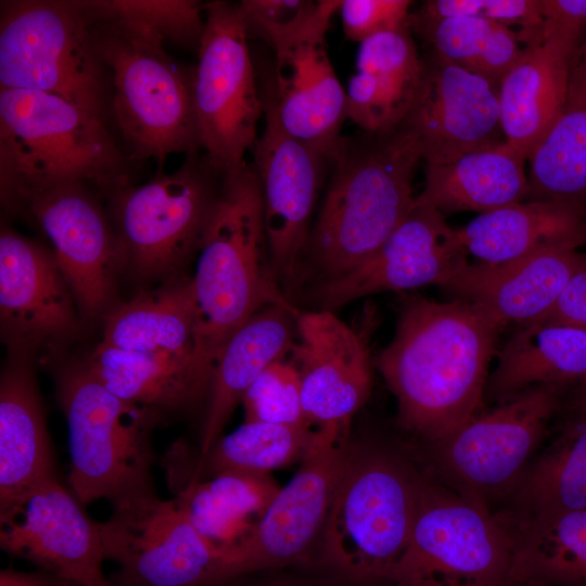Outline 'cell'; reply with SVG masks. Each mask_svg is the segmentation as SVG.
I'll return each mask as SVG.
<instances>
[{"label": "cell", "mask_w": 586, "mask_h": 586, "mask_svg": "<svg viewBox=\"0 0 586 586\" xmlns=\"http://www.w3.org/2000/svg\"><path fill=\"white\" fill-rule=\"evenodd\" d=\"M221 176L196 153L170 174L110 193L123 266L141 280L177 277L199 252Z\"/></svg>", "instance_id": "cell-10"}, {"label": "cell", "mask_w": 586, "mask_h": 586, "mask_svg": "<svg viewBox=\"0 0 586 586\" xmlns=\"http://www.w3.org/2000/svg\"><path fill=\"white\" fill-rule=\"evenodd\" d=\"M85 362L114 395L155 411L163 420L208 397L209 383L191 358L98 344Z\"/></svg>", "instance_id": "cell-31"}, {"label": "cell", "mask_w": 586, "mask_h": 586, "mask_svg": "<svg viewBox=\"0 0 586 586\" xmlns=\"http://www.w3.org/2000/svg\"><path fill=\"white\" fill-rule=\"evenodd\" d=\"M563 388L537 385L481 411L434 444L441 471L456 488L484 501L520 480L560 407Z\"/></svg>", "instance_id": "cell-15"}, {"label": "cell", "mask_w": 586, "mask_h": 586, "mask_svg": "<svg viewBox=\"0 0 586 586\" xmlns=\"http://www.w3.org/2000/svg\"><path fill=\"white\" fill-rule=\"evenodd\" d=\"M308 0H242L238 3L246 30L259 25H283L297 17Z\"/></svg>", "instance_id": "cell-45"}, {"label": "cell", "mask_w": 586, "mask_h": 586, "mask_svg": "<svg viewBox=\"0 0 586 586\" xmlns=\"http://www.w3.org/2000/svg\"><path fill=\"white\" fill-rule=\"evenodd\" d=\"M422 72L410 27L364 40L347 84L346 118L367 133L395 130L411 109Z\"/></svg>", "instance_id": "cell-26"}, {"label": "cell", "mask_w": 586, "mask_h": 586, "mask_svg": "<svg viewBox=\"0 0 586 586\" xmlns=\"http://www.w3.org/2000/svg\"><path fill=\"white\" fill-rule=\"evenodd\" d=\"M421 160L416 139L402 126L343 138L301 257L297 285L337 279L385 242L415 207L412 181Z\"/></svg>", "instance_id": "cell-2"}, {"label": "cell", "mask_w": 586, "mask_h": 586, "mask_svg": "<svg viewBox=\"0 0 586 586\" xmlns=\"http://www.w3.org/2000/svg\"><path fill=\"white\" fill-rule=\"evenodd\" d=\"M519 497L530 518L586 509V412L572 409L556 441L523 472Z\"/></svg>", "instance_id": "cell-37"}, {"label": "cell", "mask_w": 586, "mask_h": 586, "mask_svg": "<svg viewBox=\"0 0 586 586\" xmlns=\"http://www.w3.org/2000/svg\"><path fill=\"white\" fill-rule=\"evenodd\" d=\"M582 47L542 35L523 47L498 86L505 141L526 160L547 136L563 107L571 64Z\"/></svg>", "instance_id": "cell-24"}, {"label": "cell", "mask_w": 586, "mask_h": 586, "mask_svg": "<svg viewBox=\"0 0 586 586\" xmlns=\"http://www.w3.org/2000/svg\"><path fill=\"white\" fill-rule=\"evenodd\" d=\"M422 479L381 450H349L321 534L322 562L384 584L411 533Z\"/></svg>", "instance_id": "cell-7"}, {"label": "cell", "mask_w": 586, "mask_h": 586, "mask_svg": "<svg viewBox=\"0 0 586 586\" xmlns=\"http://www.w3.org/2000/svg\"><path fill=\"white\" fill-rule=\"evenodd\" d=\"M50 241L81 315L109 313L117 270L123 266L112 221L82 183L25 190L11 198Z\"/></svg>", "instance_id": "cell-18"}, {"label": "cell", "mask_w": 586, "mask_h": 586, "mask_svg": "<svg viewBox=\"0 0 586 586\" xmlns=\"http://www.w3.org/2000/svg\"><path fill=\"white\" fill-rule=\"evenodd\" d=\"M423 59L419 90L400 125L426 164L449 162L504 141L498 87L433 53Z\"/></svg>", "instance_id": "cell-22"}, {"label": "cell", "mask_w": 586, "mask_h": 586, "mask_svg": "<svg viewBox=\"0 0 586 586\" xmlns=\"http://www.w3.org/2000/svg\"><path fill=\"white\" fill-rule=\"evenodd\" d=\"M80 315L53 252L2 228L0 321L12 358L49 361L76 333Z\"/></svg>", "instance_id": "cell-17"}, {"label": "cell", "mask_w": 586, "mask_h": 586, "mask_svg": "<svg viewBox=\"0 0 586 586\" xmlns=\"http://www.w3.org/2000/svg\"><path fill=\"white\" fill-rule=\"evenodd\" d=\"M341 1L310 0L286 24L247 30L273 51V82L268 90L282 127L324 155L331 165L341 149V129L346 119V91L327 49L330 21Z\"/></svg>", "instance_id": "cell-12"}, {"label": "cell", "mask_w": 586, "mask_h": 586, "mask_svg": "<svg viewBox=\"0 0 586 586\" xmlns=\"http://www.w3.org/2000/svg\"><path fill=\"white\" fill-rule=\"evenodd\" d=\"M110 582H111L110 586H128V585L115 579L114 577H111Z\"/></svg>", "instance_id": "cell-49"}, {"label": "cell", "mask_w": 586, "mask_h": 586, "mask_svg": "<svg viewBox=\"0 0 586 586\" xmlns=\"http://www.w3.org/2000/svg\"><path fill=\"white\" fill-rule=\"evenodd\" d=\"M245 421L310 426L304 416L298 372L285 357L269 365L246 390Z\"/></svg>", "instance_id": "cell-40"}, {"label": "cell", "mask_w": 586, "mask_h": 586, "mask_svg": "<svg viewBox=\"0 0 586 586\" xmlns=\"http://www.w3.org/2000/svg\"><path fill=\"white\" fill-rule=\"evenodd\" d=\"M571 407L574 410L586 412V378L577 383Z\"/></svg>", "instance_id": "cell-47"}, {"label": "cell", "mask_w": 586, "mask_h": 586, "mask_svg": "<svg viewBox=\"0 0 586 586\" xmlns=\"http://www.w3.org/2000/svg\"><path fill=\"white\" fill-rule=\"evenodd\" d=\"M252 586H311V585L298 583V582H291V581H275V582H268V583H259Z\"/></svg>", "instance_id": "cell-48"}, {"label": "cell", "mask_w": 586, "mask_h": 586, "mask_svg": "<svg viewBox=\"0 0 586 586\" xmlns=\"http://www.w3.org/2000/svg\"><path fill=\"white\" fill-rule=\"evenodd\" d=\"M515 546L483 500L422 480L407 547L384 584L518 586Z\"/></svg>", "instance_id": "cell-9"}, {"label": "cell", "mask_w": 586, "mask_h": 586, "mask_svg": "<svg viewBox=\"0 0 586 586\" xmlns=\"http://www.w3.org/2000/svg\"><path fill=\"white\" fill-rule=\"evenodd\" d=\"M413 15L428 20L472 16L511 28L518 26L524 46L542 37L543 18L537 0H429Z\"/></svg>", "instance_id": "cell-41"}, {"label": "cell", "mask_w": 586, "mask_h": 586, "mask_svg": "<svg viewBox=\"0 0 586 586\" xmlns=\"http://www.w3.org/2000/svg\"><path fill=\"white\" fill-rule=\"evenodd\" d=\"M372 318L353 327L331 310H298L289 354L300 375L303 411L311 428L351 425L369 397Z\"/></svg>", "instance_id": "cell-21"}, {"label": "cell", "mask_w": 586, "mask_h": 586, "mask_svg": "<svg viewBox=\"0 0 586 586\" xmlns=\"http://www.w3.org/2000/svg\"><path fill=\"white\" fill-rule=\"evenodd\" d=\"M586 378V329L536 320L515 332L498 352L485 395L505 400L537 385L564 390Z\"/></svg>", "instance_id": "cell-30"}, {"label": "cell", "mask_w": 586, "mask_h": 586, "mask_svg": "<svg viewBox=\"0 0 586 586\" xmlns=\"http://www.w3.org/2000/svg\"><path fill=\"white\" fill-rule=\"evenodd\" d=\"M457 233L477 264H510L547 251L585 245L586 205L526 200L479 214Z\"/></svg>", "instance_id": "cell-25"}, {"label": "cell", "mask_w": 586, "mask_h": 586, "mask_svg": "<svg viewBox=\"0 0 586 586\" xmlns=\"http://www.w3.org/2000/svg\"><path fill=\"white\" fill-rule=\"evenodd\" d=\"M583 256L578 249L543 252L499 266L468 264L446 290L470 301L501 328L544 319Z\"/></svg>", "instance_id": "cell-23"}, {"label": "cell", "mask_w": 586, "mask_h": 586, "mask_svg": "<svg viewBox=\"0 0 586 586\" xmlns=\"http://www.w3.org/2000/svg\"><path fill=\"white\" fill-rule=\"evenodd\" d=\"M544 319L586 329V251L553 308Z\"/></svg>", "instance_id": "cell-44"}, {"label": "cell", "mask_w": 586, "mask_h": 586, "mask_svg": "<svg viewBox=\"0 0 586 586\" xmlns=\"http://www.w3.org/2000/svg\"><path fill=\"white\" fill-rule=\"evenodd\" d=\"M84 14L110 76V106L128 158H152L162 166L174 153L196 154L201 140L193 68L179 65L167 54L165 43L151 36Z\"/></svg>", "instance_id": "cell-5"}, {"label": "cell", "mask_w": 586, "mask_h": 586, "mask_svg": "<svg viewBox=\"0 0 586 586\" xmlns=\"http://www.w3.org/2000/svg\"><path fill=\"white\" fill-rule=\"evenodd\" d=\"M2 195L63 183L112 193L129 184V158L104 119L53 94L0 89Z\"/></svg>", "instance_id": "cell-4"}, {"label": "cell", "mask_w": 586, "mask_h": 586, "mask_svg": "<svg viewBox=\"0 0 586 586\" xmlns=\"http://www.w3.org/2000/svg\"><path fill=\"white\" fill-rule=\"evenodd\" d=\"M279 488L268 474L224 472L181 486L175 498L200 534L228 552L253 532Z\"/></svg>", "instance_id": "cell-34"}, {"label": "cell", "mask_w": 586, "mask_h": 586, "mask_svg": "<svg viewBox=\"0 0 586 586\" xmlns=\"http://www.w3.org/2000/svg\"><path fill=\"white\" fill-rule=\"evenodd\" d=\"M527 160L505 140L467 152L449 162L426 164L416 204L445 214H479L525 201Z\"/></svg>", "instance_id": "cell-29"}, {"label": "cell", "mask_w": 586, "mask_h": 586, "mask_svg": "<svg viewBox=\"0 0 586 586\" xmlns=\"http://www.w3.org/2000/svg\"><path fill=\"white\" fill-rule=\"evenodd\" d=\"M249 34L238 3L205 4V28L193 68V101L201 149L209 165L225 174L244 160L258 139L264 114Z\"/></svg>", "instance_id": "cell-11"}, {"label": "cell", "mask_w": 586, "mask_h": 586, "mask_svg": "<svg viewBox=\"0 0 586 586\" xmlns=\"http://www.w3.org/2000/svg\"><path fill=\"white\" fill-rule=\"evenodd\" d=\"M55 391L68 430V487L78 500L116 506L155 493L152 437L160 415L114 395L85 361L62 367Z\"/></svg>", "instance_id": "cell-6"}, {"label": "cell", "mask_w": 586, "mask_h": 586, "mask_svg": "<svg viewBox=\"0 0 586 586\" xmlns=\"http://www.w3.org/2000/svg\"><path fill=\"white\" fill-rule=\"evenodd\" d=\"M400 301L394 336L375 366L396 398L399 425L436 444L481 412L502 328L467 300Z\"/></svg>", "instance_id": "cell-1"}, {"label": "cell", "mask_w": 586, "mask_h": 586, "mask_svg": "<svg viewBox=\"0 0 586 586\" xmlns=\"http://www.w3.org/2000/svg\"><path fill=\"white\" fill-rule=\"evenodd\" d=\"M314 435L311 426L244 421L232 433L219 437L205 456L198 458L195 467L187 474L186 484L224 472L268 474L302 460Z\"/></svg>", "instance_id": "cell-38"}, {"label": "cell", "mask_w": 586, "mask_h": 586, "mask_svg": "<svg viewBox=\"0 0 586 586\" xmlns=\"http://www.w3.org/2000/svg\"><path fill=\"white\" fill-rule=\"evenodd\" d=\"M196 366L209 383L222 347L254 314L292 305L270 262L259 181L252 163L222 174L191 277Z\"/></svg>", "instance_id": "cell-3"}, {"label": "cell", "mask_w": 586, "mask_h": 586, "mask_svg": "<svg viewBox=\"0 0 586 586\" xmlns=\"http://www.w3.org/2000/svg\"><path fill=\"white\" fill-rule=\"evenodd\" d=\"M98 344L191 358L195 362L191 277H174L161 288L114 307L106 314L103 336Z\"/></svg>", "instance_id": "cell-32"}, {"label": "cell", "mask_w": 586, "mask_h": 586, "mask_svg": "<svg viewBox=\"0 0 586 586\" xmlns=\"http://www.w3.org/2000/svg\"><path fill=\"white\" fill-rule=\"evenodd\" d=\"M56 476L44 409L30 362L13 359L0 379V511Z\"/></svg>", "instance_id": "cell-27"}, {"label": "cell", "mask_w": 586, "mask_h": 586, "mask_svg": "<svg viewBox=\"0 0 586 586\" xmlns=\"http://www.w3.org/2000/svg\"><path fill=\"white\" fill-rule=\"evenodd\" d=\"M469 264L457 229L433 207L417 205L385 242L348 273L309 286L308 300L331 310L360 297L437 284L447 288Z\"/></svg>", "instance_id": "cell-20"}, {"label": "cell", "mask_w": 586, "mask_h": 586, "mask_svg": "<svg viewBox=\"0 0 586 586\" xmlns=\"http://www.w3.org/2000/svg\"><path fill=\"white\" fill-rule=\"evenodd\" d=\"M265 128L253 166L263 200L271 267L284 293L297 286L298 268L329 160L282 127L269 90L262 97Z\"/></svg>", "instance_id": "cell-16"}, {"label": "cell", "mask_w": 586, "mask_h": 586, "mask_svg": "<svg viewBox=\"0 0 586 586\" xmlns=\"http://www.w3.org/2000/svg\"><path fill=\"white\" fill-rule=\"evenodd\" d=\"M410 29L424 39L431 53L497 87L523 50L517 30L479 17L428 20L411 13Z\"/></svg>", "instance_id": "cell-36"}, {"label": "cell", "mask_w": 586, "mask_h": 586, "mask_svg": "<svg viewBox=\"0 0 586 586\" xmlns=\"http://www.w3.org/2000/svg\"><path fill=\"white\" fill-rule=\"evenodd\" d=\"M528 161L526 200L586 205V43L571 64L561 113Z\"/></svg>", "instance_id": "cell-33"}, {"label": "cell", "mask_w": 586, "mask_h": 586, "mask_svg": "<svg viewBox=\"0 0 586 586\" xmlns=\"http://www.w3.org/2000/svg\"><path fill=\"white\" fill-rule=\"evenodd\" d=\"M105 559L128 586H216L225 582L227 551L203 537L174 499L148 494L113 506L100 522Z\"/></svg>", "instance_id": "cell-13"}, {"label": "cell", "mask_w": 586, "mask_h": 586, "mask_svg": "<svg viewBox=\"0 0 586 586\" xmlns=\"http://www.w3.org/2000/svg\"><path fill=\"white\" fill-rule=\"evenodd\" d=\"M0 89L53 94L104 119L110 76L79 1H2Z\"/></svg>", "instance_id": "cell-8"}, {"label": "cell", "mask_w": 586, "mask_h": 586, "mask_svg": "<svg viewBox=\"0 0 586 586\" xmlns=\"http://www.w3.org/2000/svg\"><path fill=\"white\" fill-rule=\"evenodd\" d=\"M515 539L518 586H586V509L528 518Z\"/></svg>", "instance_id": "cell-35"}, {"label": "cell", "mask_w": 586, "mask_h": 586, "mask_svg": "<svg viewBox=\"0 0 586 586\" xmlns=\"http://www.w3.org/2000/svg\"><path fill=\"white\" fill-rule=\"evenodd\" d=\"M69 487L51 477L0 511V547L71 586H110L100 522Z\"/></svg>", "instance_id": "cell-19"}, {"label": "cell", "mask_w": 586, "mask_h": 586, "mask_svg": "<svg viewBox=\"0 0 586 586\" xmlns=\"http://www.w3.org/2000/svg\"><path fill=\"white\" fill-rule=\"evenodd\" d=\"M408 0H342L339 9L344 35L358 43L381 33L410 27Z\"/></svg>", "instance_id": "cell-42"}, {"label": "cell", "mask_w": 586, "mask_h": 586, "mask_svg": "<svg viewBox=\"0 0 586 586\" xmlns=\"http://www.w3.org/2000/svg\"><path fill=\"white\" fill-rule=\"evenodd\" d=\"M542 35L556 36L579 47L586 43V0H537Z\"/></svg>", "instance_id": "cell-43"}, {"label": "cell", "mask_w": 586, "mask_h": 586, "mask_svg": "<svg viewBox=\"0 0 586 586\" xmlns=\"http://www.w3.org/2000/svg\"><path fill=\"white\" fill-rule=\"evenodd\" d=\"M84 12L117 22L163 43L199 50L205 4L195 0H79Z\"/></svg>", "instance_id": "cell-39"}, {"label": "cell", "mask_w": 586, "mask_h": 586, "mask_svg": "<svg viewBox=\"0 0 586 586\" xmlns=\"http://www.w3.org/2000/svg\"><path fill=\"white\" fill-rule=\"evenodd\" d=\"M0 586H71L56 575L38 570L24 572L14 569L0 571Z\"/></svg>", "instance_id": "cell-46"}, {"label": "cell", "mask_w": 586, "mask_h": 586, "mask_svg": "<svg viewBox=\"0 0 586 586\" xmlns=\"http://www.w3.org/2000/svg\"><path fill=\"white\" fill-rule=\"evenodd\" d=\"M292 305L264 307L245 321L226 342L214 368L200 455H206L220 437L226 423L246 390L272 362L289 355L296 337Z\"/></svg>", "instance_id": "cell-28"}, {"label": "cell", "mask_w": 586, "mask_h": 586, "mask_svg": "<svg viewBox=\"0 0 586 586\" xmlns=\"http://www.w3.org/2000/svg\"><path fill=\"white\" fill-rule=\"evenodd\" d=\"M349 425L315 429L295 475L280 487L253 532L228 551L225 579L301 562L321 537L349 453Z\"/></svg>", "instance_id": "cell-14"}]
</instances>
